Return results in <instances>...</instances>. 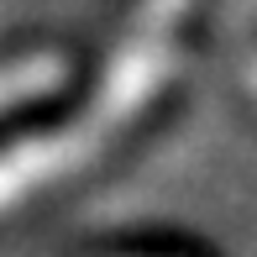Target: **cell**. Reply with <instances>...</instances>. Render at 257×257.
Segmentation results:
<instances>
[{
  "label": "cell",
  "instance_id": "1",
  "mask_svg": "<svg viewBox=\"0 0 257 257\" xmlns=\"http://www.w3.org/2000/svg\"><path fill=\"white\" fill-rule=\"evenodd\" d=\"M189 6L194 0H137L126 37L115 42L95 95L79 110V121L21 137L16 147L0 153V215L16 210L21 200H32V194L53 189L58 179L79 173L84 163H95L158 100V89L179 68V42L173 37H179V21L189 16Z\"/></svg>",
  "mask_w": 257,
  "mask_h": 257
},
{
  "label": "cell",
  "instance_id": "3",
  "mask_svg": "<svg viewBox=\"0 0 257 257\" xmlns=\"http://www.w3.org/2000/svg\"><path fill=\"white\" fill-rule=\"evenodd\" d=\"M247 89L257 95V58H252V68H247Z\"/></svg>",
  "mask_w": 257,
  "mask_h": 257
},
{
  "label": "cell",
  "instance_id": "2",
  "mask_svg": "<svg viewBox=\"0 0 257 257\" xmlns=\"http://www.w3.org/2000/svg\"><path fill=\"white\" fill-rule=\"evenodd\" d=\"M63 79H68V63L58 53H32V58H16V63H0V110H16V105L53 95Z\"/></svg>",
  "mask_w": 257,
  "mask_h": 257
}]
</instances>
